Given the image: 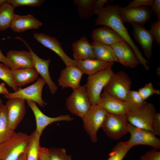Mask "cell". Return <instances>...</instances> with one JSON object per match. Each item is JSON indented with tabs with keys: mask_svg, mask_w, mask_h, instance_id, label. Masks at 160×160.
<instances>
[{
	"mask_svg": "<svg viewBox=\"0 0 160 160\" xmlns=\"http://www.w3.org/2000/svg\"><path fill=\"white\" fill-rule=\"evenodd\" d=\"M94 0H75L74 4L77 6L79 17L88 19L94 14L93 7Z\"/></svg>",
	"mask_w": 160,
	"mask_h": 160,
	"instance_id": "f546056e",
	"label": "cell"
},
{
	"mask_svg": "<svg viewBox=\"0 0 160 160\" xmlns=\"http://www.w3.org/2000/svg\"><path fill=\"white\" fill-rule=\"evenodd\" d=\"M134 38L143 48L146 57L151 58L152 54L153 43L154 39L149 30L143 25L132 24Z\"/></svg>",
	"mask_w": 160,
	"mask_h": 160,
	"instance_id": "ffe728a7",
	"label": "cell"
},
{
	"mask_svg": "<svg viewBox=\"0 0 160 160\" xmlns=\"http://www.w3.org/2000/svg\"><path fill=\"white\" fill-rule=\"evenodd\" d=\"M14 38L22 41L28 48L32 57L33 68L45 81L51 94L52 95L55 94L58 89V87L52 81L49 73V66L51 59H49L45 60L39 57L33 52L26 42L22 38L17 37Z\"/></svg>",
	"mask_w": 160,
	"mask_h": 160,
	"instance_id": "7c38bea8",
	"label": "cell"
},
{
	"mask_svg": "<svg viewBox=\"0 0 160 160\" xmlns=\"http://www.w3.org/2000/svg\"><path fill=\"white\" fill-rule=\"evenodd\" d=\"M65 104L70 112L82 119L91 105L87 95L86 85H80L73 89L71 94L67 98Z\"/></svg>",
	"mask_w": 160,
	"mask_h": 160,
	"instance_id": "5b68a950",
	"label": "cell"
},
{
	"mask_svg": "<svg viewBox=\"0 0 160 160\" xmlns=\"http://www.w3.org/2000/svg\"><path fill=\"white\" fill-rule=\"evenodd\" d=\"M156 112L154 105L146 102L140 108L130 111L126 115L131 125L152 132V123Z\"/></svg>",
	"mask_w": 160,
	"mask_h": 160,
	"instance_id": "ba28073f",
	"label": "cell"
},
{
	"mask_svg": "<svg viewBox=\"0 0 160 160\" xmlns=\"http://www.w3.org/2000/svg\"><path fill=\"white\" fill-rule=\"evenodd\" d=\"M49 149L50 160H72L71 156L67 154L63 148H52Z\"/></svg>",
	"mask_w": 160,
	"mask_h": 160,
	"instance_id": "836d02e7",
	"label": "cell"
},
{
	"mask_svg": "<svg viewBox=\"0 0 160 160\" xmlns=\"http://www.w3.org/2000/svg\"><path fill=\"white\" fill-rule=\"evenodd\" d=\"M118 12L123 22L144 25L151 19L153 13L148 6L127 8L119 6Z\"/></svg>",
	"mask_w": 160,
	"mask_h": 160,
	"instance_id": "30bf717a",
	"label": "cell"
},
{
	"mask_svg": "<svg viewBox=\"0 0 160 160\" xmlns=\"http://www.w3.org/2000/svg\"><path fill=\"white\" fill-rule=\"evenodd\" d=\"M7 1V0H0V7L3 4Z\"/></svg>",
	"mask_w": 160,
	"mask_h": 160,
	"instance_id": "7dc6e473",
	"label": "cell"
},
{
	"mask_svg": "<svg viewBox=\"0 0 160 160\" xmlns=\"http://www.w3.org/2000/svg\"><path fill=\"white\" fill-rule=\"evenodd\" d=\"M108 1V0H94L93 7L94 11L103 8L105 4Z\"/></svg>",
	"mask_w": 160,
	"mask_h": 160,
	"instance_id": "7bdbcfd3",
	"label": "cell"
},
{
	"mask_svg": "<svg viewBox=\"0 0 160 160\" xmlns=\"http://www.w3.org/2000/svg\"><path fill=\"white\" fill-rule=\"evenodd\" d=\"M132 147L127 141L119 142L109 154V157L107 160H123Z\"/></svg>",
	"mask_w": 160,
	"mask_h": 160,
	"instance_id": "4dcf8cb0",
	"label": "cell"
},
{
	"mask_svg": "<svg viewBox=\"0 0 160 160\" xmlns=\"http://www.w3.org/2000/svg\"><path fill=\"white\" fill-rule=\"evenodd\" d=\"M112 67L88 76L86 84L87 95L91 105L97 104L102 90L113 73Z\"/></svg>",
	"mask_w": 160,
	"mask_h": 160,
	"instance_id": "3957f363",
	"label": "cell"
},
{
	"mask_svg": "<svg viewBox=\"0 0 160 160\" xmlns=\"http://www.w3.org/2000/svg\"><path fill=\"white\" fill-rule=\"evenodd\" d=\"M152 132L155 135H160V113L156 112L152 125Z\"/></svg>",
	"mask_w": 160,
	"mask_h": 160,
	"instance_id": "ab89813d",
	"label": "cell"
},
{
	"mask_svg": "<svg viewBox=\"0 0 160 160\" xmlns=\"http://www.w3.org/2000/svg\"><path fill=\"white\" fill-rule=\"evenodd\" d=\"M160 67H158L157 70V74L159 76V72H160Z\"/></svg>",
	"mask_w": 160,
	"mask_h": 160,
	"instance_id": "c3c4849f",
	"label": "cell"
},
{
	"mask_svg": "<svg viewBox=\"0 0 160 160\" xmlns=\"http://www.w3.org/2000/svg\"><path fill=\"white\" fill-rule=\"evenodd\" d=\"M129 124L126 115L107 113L101 128L108 137L117 140L129 133Z\"/></svg>",
	"mask_w": 160,
	"mask_h": 160,
	"instance_id": "8992f818",
	"label": "cell"
},
{
	"mask_svg": "<svg viewBox=\"0 0 160 160\" xmlns=\"http://www.w3.org/2000/svg\"><path fill=\"white\" fill-rule=\"evenodd\" d=\"M7 1L15 8L19 6L39 7L45 1L43 0H8Z\"/></svg>",
	"mask_w": 160,
	"mask_h": 160,
	"instance_id": "d590c367",
	"label": "cell"
},
{
	"mask_svg": "<svg viewBox=\"0 0 160 160\" xmlns=\"http://www.w3.org/2000/svg\"><path fill=\"white\" fill-rule=\"evenodd\" d=\"M15 133L9 124L7 107L2 104L0 108V143L9 138Z\"/></svg>",
	"mask_w": 160,
	"mask_h": 160,
	"instance_id": "4316f807",
	"label": "cell"
},
{
	"mask_svg": "<svg viewBox=\"0 0 160 160\" xmlns=\"http://www.w3.org/2000/svg\"><path fill=\"white\" fill-rule=\"evenodd\" d=\"M39 160H50L49 149L41 146L39 152Z\"/></svg>",
	"mask_w": 160,
	"mask_h": 160,
	"instance_id": "60d3db41",
	"label": "cell"
},
{
	"mask_svg": "<svg viewBox=\"0 0 160 160\" xmlns=\"http://www.w3.org/2000/svg\"><path fill=\"white\" fill-rule=\"evenodd\" d=\"M138 91L144 101L153 95H160V90L155 89L151 82L146 84L143 87L139 89Z\"/></svg>",
	"mask_w": 160,
	"mask_h": 160,
	"instance_id": "e575fe53",
	"label": "cell"
},
{
	"mask_svg": "<svg viewBox=\"0 0 160 160\" xmlns=\"http://www.w3.org/2000/svg\"><path fill=\"white\" fill-rule=\"evenodd\" d=\"M154 0H134L127 6L126 8H133L144 6H151Z\"/></svg>",
	"mask_w": 160,
	"mask_h": 160,
	"instance_id": "f35d334b",
	"label": "cell"
},
{
	"mask_svg": "<svg viewBox=\"0 0 160 160\" xmlns=\"http://www.w3.org/2000/svg\"><path fill=\"white\" fill-rule=\"evenodd\" d=\"M0 79L5 82L14 91L18 88L15 84L11 73V69L4 64H0Z\"/></svg>",
	"mask_w": 160,
	"mask_h": 160,
	"instance_id": "d6a6232c",
	"label": "cell"
},
{
	"mask_svg": "<svg viewBox=\"0 0 160 160\" xmlns=\"http://www.w3.org/2000/svg\"><path fill=\"white\" fill-rule=\"evenodd\" d=\"M46 83L41 77L37 79V81L33 84L25 88L18 87V90L13 93H9L4 96L9 99L18 98L25 100H31L35 102L41 107H44L47 103L43 101L42 97V91Z\"/></svg>",
	"mask_w": 160,
	"mask_h": 160,
	"instance_id": "9c48e42d",
	"label": "cell"
},
{
	"mask_svg": "<svg viewBox=\"0 0 160 160\" xmlns=\"http://www.w3.org/2000/svg\"><path fill=\"white\" fill-rule=\"evenodd\" d=\"M33 36L34 38L37 41L57 54L66 66H77V62L66 54L62 48L61 44L56 38L39 33H34Z\"/></svg>",
	"mask_w": 160,
	"mask_h": 160,
	"instance_id": "4fadbf2b",
	"label": "cell"
},
{
	"mask_svg": "<svg viewBox=\"0 0 160 160\" xmlns=\"http://www.w3.org/2000/svg\"><path fill=\"white\" fill-rule=\"evenodd\" d=\"M91 36L93 41L110 46L124 40L112 29L105 25L94 29Z\"/></svg>",
	"mask_w": 160,
	"mask_h": 160,
	"instance_id": "44dd1931",
	"label": "cell"
},
{
	"mask_svg": "<svg viewBox=\"0 0 160 160\" xmlns=\"http://www.w3.org/2000/svg\"><path fill=\"white\" fill-rule=\"evenodd\" d=\"M114 62H106L94 58L77 62V66L88 76L94 74L99 71L112 67Z\"/></svg>",
	"mask_w": 160,
	"mask_h": 160,
	"instance_id": "cb8c5ba5",
	"label": "cell"
},
{
	"mask_svg": "<svg viewBox=\"0 0 160 160\" xmlns=\"http://www.w3.org/2000/svg\"><path fill=\"white\" fill-rule=\"evenodd\" d=\"M2 104V100L1 99H0V108Z\"/></svg>",
	"mask_w": 160,
	"mask_h": 160,
	"instance_id": "681fc988",
	"label": "cell"
},
{
	"mask_svg": "<svg viewBox=\"0 0 160 160\" xmlns=\"http://www.w3.org/2000/svg\"><path fill=\"white\" fill-rule=\"evenodd\" d=\"M17 160H26L25 152L22 154Z\"/></svg>",
	"mask_w": 160,
	"mask_h": 160,
	"instance_id": "bcb514c9",
	"label": "cell"
},
{
	"mask_svg": "<svg viewBox=\"0 0 160 160\" xmlns=\"http://www.w3.org/2000/svg\"><path fill=\"white\" fill-rule=\"evenodd\" d=\"M26 101L33 113L36 124V130L40 136L45 127L53 122L61 121H70L74 119V118L69 115H61L55 117H49L41 112L35 102L31 100H26Z\"/></svg>",
	"mask_w": 160,
	"mask_h": 160,
	"instance_id": "9a60e30c",
	"label": "cell"
},
{
	"mask_svg": "<svg viewBox=\"0 0 160 160\" xmlns=\"http://www.w3.org/2000/svg\"><path fill=\"white\" fill-rule=\"evenodd\" d=\"M72 47L74 60L76 62L95 58L91 44L84 36L73 42Z\"/></svg>",
	"mask_w": 160,
	"mask_h": 160,
	"instance_id": "603a6c76",
	"label": "cell"
},
{
	"mask_svg": "<svg viewBox=\"0 0 160 160\" xmlns=\"http://www.w3.org/2000/svg\"><path fill=\"white\" fill-rule=\"evenodd\" d=\"M131 81L124 71L113 73L104 87V91L112 97L124 101L131 90Z\"/></svg>",
	"mask_w": 160,
	"mask_h": 160,
	"instance_id": "277c9868",
	"label": "cell"
},
{
	"mask_svg": "<svg viewBox=\"0 0 160 160\" xmlns=\"http://www.w3.org/2000/svg\"><path fill=\"white\" fill-rule=\"evenodd\" d=\"M151 7L152 12H155L157 19L160 20V0H154Z\"/></svg>",
	"mask_w": 160,
	"mask_h": 160,
	"instance_id": "b9f144b4",
	"label": "cell"
},
{
	"mask_svg": "<svg viewBox=\"0 0 160 160\" xmlns=\"http://www.w3.org/2000/svg\"><path fill=\"white\" fill-rule=\"evenodd\" d=\"M6 57L11 70L33 68L32 57L29 51L10 50L7 52Z\"/></svg>",
	"mask_w": 160,
	"mask_h": 160,
	"instance_id": "d6986e66",
	"label": "cell"
},
{
	"mask_svg": "<svg viewBox=\"0 0 160 160\" xmlns=\"http://www.w3.org/2000/svg\"><path fill=\"white\" fill-rule=\"evenodd\" d=\"M83 74L77 66H66L61 71L57 79L58 84L63 89L69 87L73 89H75L80 85V81Z\"/></svg>",
	"mask_w": 160,
	"mask_h": 160,
	"instance_id": "ac0fdd59",
	"label": "cell"
},
{
	"mask_svg": "<svg viewBox=\"0 0 160 160\" xmlns=\"http://www.w3.org/2000/svg\"><path fill=\"white\" fill-rule=\"evenodd\" d=\"M124 101L130 106L133 111L140 108L146 102L142 99L138 91L131 90Z\"/></svg>",
	"mask_w": 160,
	"mask_h": 160,
	"instance_id": "1f68e13d",
	"label": "cell"
},
{
	"mask_svg": "<svg viewBox=\"0 0 160 160\" xmlns=\"http://www.w3.org/2000/svg\"><path fill=\"white\" fill-rule=\"evenodd\" d=\"M95 58L108 62H119L111 47L93 41L91 44Z\"/></svg>",
	"mask_w": 160,
	"mask_h": 160,
	"instance_id": "484cf974",
	"label": "cell"
},
{
	"mask_svg": "<svg viewBox=\"0 0 160 160\" xmlns=\"http://www.w3.org/2000/svg\"><path fill=\"white\" fill-rule=\"evenodd\" d=\"M30 135L22 132L16 133L0 143V160H17L25 152Z\"/></svg>",
	"mask_w": 160,
	"mask_h": 160,
	"instance_id": "7a4b0ae2",
	"label": "cell"
},
{
	"mask_svg": "<svg viewBox=\"0 0 160 160\" xmlns=\"http://www.w3.org/2000/svg\"><path fill=\"white\" fill-rule=\"evenodd\" d=\"M11 73L14 82L18 88L34 81L39 75L34 68L11 70Z\"/></svg>",
	"mask_w": 160,
	"mask_h": 160,
	"instance_id": "d4e9b609",
	"label": "cell"
},
{
	"mask_svg": "<svg viewBox=\"0 0 160 160\" xmlns=\"http://www.w3.org/2000/svg\"><path fill=\"white\" fill-rule=\"evenodd\" d=\"M2 63L8 67H9V63L6 57L4 55L0 49V62Z\"/></svg>",
	"mask_w": 160,
	"mask_h": 160,
	"instance_id": "f6af8a7d",
	"label": "cell"
},
{
	"mask_svg": "<svg viewBox=\"0 0 160 160\" xmlns=\"http://www.w3.org/2000/svg\"><path fill=\"white\" fill-rule=\"evenodd\" d=\"M140 160H160V152L153 149L142 155Z\"/></svg>",
	"mask_w": 160,
	"mask_h": 160,
	"instance_id": "74e56055",
	"label": "cell"
},
{
	"mask_svg": "<svg viewBox=\"0 0 160 160\" xmlns=\"http://www.w3.org/2000/svg\"><path fill=\"white\" fill-rule=\"evenodd\" d=\"M25 100L18 98L9 99L6 103L9 125L13 130L23 119L25 113Z\"/></svg>",
	"mask_w": 160,
	"mask_h": 160,
	"instance_id": "e0dca14e",
	"label": "cell"
},
{
	"mask_svg": "<svg viewBox=\"0 0 160 160\" xmlns=\"http://www.w3.org/2000/svg\"><path fill=\"white\" fill-rule=\"evenodd\" d=\"M9 93L6 87L5 84L2 82L0 84V94H1L4 96Z\"/></svg>",
	"mask_w": 160,
	"mask_h": 160,
	"instance_id": "ee69618b",
	"label": "cell"
},
{
	"mask_svg": "<svg viewBox=\"0 0 160 160\" xmlns=\"http://www.w3.org/2000/svg\"><path fill=\"white\" fill-rule=\"evenodd\" d=\"M15 8L7 1L0 7V31L10 27L15 16Z\"/></svg>",
	"mask_w": 160,
	"mask_h": 160,
	"instance_id": "f1b7e54d",
	"label": "cell"
},
{
	"mask_svg": "<svg viewBox=\"0 0 160 160\" xmlns=\"http://www.w3.org/2000/svg\"><path fill=\"white\" fill-rule=\"evenodd\" d=\"M25 151L26 160H39L40 136L36 129L31 135Z\"/></svg>",
	"mask_w": 160,
	"mask_h": 160,
	"instance_id": "83f0119b",
	"label": "cell"
},
{
	"mask_svg": "<svg viewBox=\"0 0 160 160\" xmlns=\"http://www.w3.org/2000/svg\"><path fill=\"white\" fill-rule=\"evenodd\" d=\"M107 113L98 105H92L82 119L84 128L93 143L97 140V131L101 128Z\"/></svg>",
	"mask_w": 160,
	"mask_h": 160,
	"instance_id": "52a82bcc",
	"label": "cell"
},
{
	"mask_svg": "<svg viewBox=\"0 0 160 160\" xmlns=\"http://www.w3.org/2000/svg\"><path fill=\"white\" fill-rule=\"evenodd\" d=\"M42 25V23L32 15L15 14L10 28L13 31L19 33L29 29H37Z\"/></svg>",
	"mask_w": 160,
	"mask_h": 160,
	"instance_id": "7402d4cb",
	"label": "cell"
},
{
	"mask_svg": "<svg viewBox=\"0 0 160 160\" xmlns=\"http://www.w3.org/2000/svg\"><path fill=\"white\" fill-rule=\"evenodd\" d=\"M119 5L108 4L100 10L94 11L97 15L95 22L97 25L108 26L117 33L130 46L134 52L140 64L147 71L150 69L149 62L143 57L141 52L132 40L118 12Z\"/></svg>",
	"mask_w": 160,
	"mask_h": 160,
	"instance_id": "6da1fadb",
	"label": "cell"
},
{
	"mask_svg": "<svg viewBox=\"0 0 160 160\" xmlns=\"http://www.w3.org/2000/svg\"><path fill=\"white\" fill-rule=\"evenodd\" d=\"M130 137L127 141L133 147L137 145L151 146L158 150L160 148V140L152 132L136 127L129 123L128 126Z\"/></svg>",
	"mask_w": 160,
	"mask_h": 160,
	"instance_id": "8fae6325",
	"label": "cell"
},
{
	"mask_svg": "<svg viewBox=\"0 0 160 160\" xmlns=\"http://www.w3.org/2000/svg\"><path fill=\"white\" fill-rule=\"evenodd\" d=\"M111 47L114 51L119 63L124 66L135 68L140 64L132 48L124 40L117 42Z\"/></svg>",
	"mask_w": 160,
	"mask_h": 160,
	"instance_id": "2e32d148",
	"label": "cell"
},
{
	"mask_svg": "<svg viewBox=\"0 0 160 160\" xmlns=\"http://www.w3.org/2000/svg\"><path fill=\"white\" fill-rule=\"evenodd\" d=\"M158 46L160 44V20L152 23L149 30Z\"/></svg>",
	"mask_w": 160,
	"mask_h": 160,
	"instance_id": "8d00e7d4",
	"label": "cell"
},
{
	"mask_svg": "<svg viewBox=\"0 0 160 160\" xmlns=\"http://www.w3.org/2000/svg\"><path fill=\"white\" fill-rule=\"evenodd\" d=\"M107 113L114 115H126L133 110L124 101L116 99L103 92L101 94L97 104Z\"/></svg>",
	"mask_w": 160,
	"mask_h": 160,
	"instance_id": "5bb4252c",
	"label": "cell"
}]
</instances>
